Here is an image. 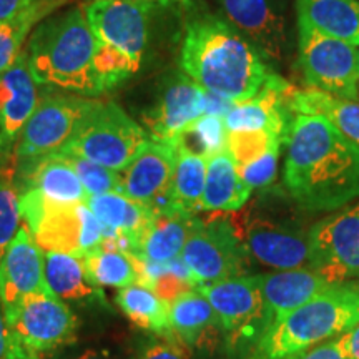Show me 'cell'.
<instances>
[{"label": "cell", "mask_w": 359, "mask_h": 359, "mask_svg": "<svg viewBox=\"0 0 359 359\" xmlns=\"http://www.w3.org/2000/svg\"><path fill=\"white\" fill-rule=\"evenodd\" d=\"M251 191L253 190L238 173L235 160L231 158L228 150L208 156L200 212H238L248 203Z\"/></svg>", "instance_id": "cell-25"}, {"label": "cell", "mask_w": 359, "mask_h": 359, "mask_svg": "<svg viewBox=\"0 0 359 359\" xmlns=\"http://www.w3.org/2000/svg\"><path fill=\"white\" fill-rule=\"evenodd\" d=\"M62 2H64V0H62Z\"/></svg>", "instance_id": "cell-47"}, {"label": "cell", "mask_w": 359, "mask_h": 359, "mask_svg": "<svg viewBox=\"0 0 359 359\" xmlns=\"http://www.w3.org/2000/svg\"><path fill=\"white\" fill-rule=\"evenodd\" d=\"M74 359H114L107 351H98V349H88V351H83L79 354L77 358Z\"/></svg>", "instance_id": "cell-44"}, {"label": "cell", "mask_w": 359, "mask_h": 359, "mask_svg": "<svg viewBox=\"0 0 359 359\" xmlns=\"http://www.w3.org/2000/svg\"><path fill=\"white\" fill-rule=\"evenodd\" d=\"M20 222L19 191L8 183H0V262L7 246L19 231Z\"/></svg>", "instance_id": "cell-37"}, {"label": "cell", "mask_w": 359, "mask_h": 359, "mask_svg": "<svg viewBox=\"0 0 359 359\" xmlns=\"http://www.w3.org/2000/svg\"><path fill=\"white\" fill-rule=\"evenodd\" d=\"M241 235L250 258L262 266L276 271L309 266V230L293 219L250 213Z\"/></svg>", "instance_id": "cell-15"}, {"label": "cell", "mask_w": 359, "mask_h": 359, "mask_svg": "<svg viewBox=\"0 0 359 359\" xmlns=\"http://www.w3.org/2000/svg\"><path fill=\"white\" fill-rule=\"evenodd\" d=\"M37 105V83L22 52L11 69L0 74V161L11 156Z\"/></svg>", "instance_id": "cell-18"}, {"label": "cell", "mask_w": 359, "mask_h": 359, "mask_svg": "<svg viewBox=\"0 0 359 359\" xmlns=\"http://www.w3.org/2000/svg\"><path fill=\"white\" fill-rule=\"evenodd\" d=\"M259 278L264 302L271 314V323L311 302L333 286L311 268L283 269L259 275Z\"/></svg>", "instance_id": "cell-24"}, {"label": "cell", "mask_w": 359, "mask_h": 359, "mask_svg": "<svg viewBox=\"0 0 359 359\" xmlns=\"http://www.w3.org/2000/svg\"><path fill=\"white\" fill-rule=\"evenodd\" d=\"M208 92L187 75H177L165 85L150 110L143 115L142 127L151 140L177 143L187 127L206 114Z\"/></svg>", "instance_id": "cell-16"}, {"label": "cell", "mask_w": 359, "mask_h": 359, "mask_svg": "<svg viewBox=\"0 0 359 359\" xmlns=\"http://www.w3.org/2000/svg\"><path fill=\"white\" fill-rule=\"evenodd\" d=\"M116 304L135 326L173 339L170 327V304L163 302L150 286L132 283L120 288Z\"/></svg>", "instance_id": "cell-31"}, {"label": "cell", "mask_w": 359, "mask_h": 359, "mask_svg": "<svg viewBox=\"0 0 359 359\" xmlns=\"http://www.w3.org/2000/svg\"><path fill=\"white\" fill-rule=\"evenodd\" d=\"M290 109L294 114L323 116L359 147V100H346L308 88L291 95Z\"/></svg>", "instance_id": "cell-29"}, {"label": "cell", "mask_w": 359, "mask_h": 359, "mask_svg": "<svg viewBox=\"0 0 359 359\" xmlns=\"http://www.w3.org/2000/svg\"><path fill=\"white\" fill-rule=\"evenodd\" d=\"M198 290L217 313L231 346H250L251 351L271 325L259 275L228 278L200 285Z\"/></svg>", "instance_id": "cell-12"}, {"label": "cell", "mask_w": 359, "mask_h": 359, "mask_svg": "<svg viewBox=\"0 0 359 359\" xmlns=\"http://www.w3.org/2000/svg\"><path fill=\"white\" fill-rule=\"evenodd\" d=\"M288 85L280 77L266 88H263L255 98L236 102L224 114L226 132H253V130H268L288 142L293 120L288 118L290 105H286L285 90Z\"/></svg>", "instance_id": "cell-20"}, {"label": "cell", "mask_w": 359, "mask_h": 359, "mask_svg": "<svg viewBox=\"0 0 359 359\" xmlns=\"http://www.w3.org/2000/svg\"><path fill=\"white\" fill-rule=\"evenodd\" d=\"M180 65L205 92L236 103L255 98L280 77L257 48L219 15H201L187 25Z\"/></svg>", "instance_id": "cell-2"}, {"label": "cell", "mask_w": 359, "mask_h": 359, "mask_svg": "<svg viewBox=\"0 0 359 359\" xmlns=\"http://www.w3.org/2000/svg\"><path fill=\"white\" fill-rule=\"evenodd\" d=\"M43 271L48 288L64 302H98L107 306L102 288L90 281L83 258L60 251H47L43 257Z\"/></svg>", "instance_id": "cell-27"}, {"label": "cell", "mask_w": 359, "mask_h": 359, "mask_svg": "<svg viewBox=\"0 0 359 359\" xmlns=\"http://www.w3.org/2000/svg\"><path fill=\"white\" fill-rule=\"evenodd\" d=\"M4 316L15 344L27 353L42 356L77 339V316L52 290L24 296Z\"/></svg>", "instance_id": "cell-10"}, {"label": "cell", "mask_w": 359, "mask_h": 359, "mask_svg": "<svg viewBox=\"0 0 359 359\" xmlns=\"http://www.w3.org/2000/svg\"><path fill=\"white\" fill-rule=\"evenodd\" d=\"M42 251L29 230L19 228L0 262V303L4 311L34 291L50 290L45 281Z\"/></svg>", "instance_id": "cell-19"}, {"label": "cell", "mask_w": 359, "mask_h": 359, "mask_svg": "<svg viewBox=\"0 0 359 359\" xmlns=\"http://www.w3.org/2000/svg\"><path fill=\"white\" fill-rule=\"evenodd\" d=\"M180 258L198 286L248 275L250 255L243 235L228 217L201 219Z\"/></svg>", "instance_id": "cell-11"}, {"label": "cell", "mask_w": 359, "mask_h": 359, "mask_svg": "<svg viewBox=\"0 0 359 359\" xmlns=\"http://www.w3.org/2000/svg\"><path fill=\"white\" fill-rule=\"evenodd\" d=\"M359 318V288L331 286L303 306L273 321L248 359H285L346 333Z\"/></svg>", "instance_id": "cell-5"}, {"label": "cell", "mask_w": 359, "mask_h": 359, "mask_svg": "<svg viewBox=\"0 0 359 359\" xmlns=\"http://www.w3.org/2000/svg\"><path fill=\"white\" fill-rule=\"evenodd\" d=\"M25 353L24 349H20L13 341L11 331H8L6 316H4L2 303H0V359H13L19 354Z\"/></svg>", "instance_id": "cell-42"}, {"label": "cell", "mask_w": 359, "mask_h": 359, "mask_svg": "<svg viewBox=\"0 0 359 359\" xmlns=\"http://www.w3.org/2000/svg\"><path fill=\"white\" fill-rule=\"evenodd\" d=\"M309 266L330 285L359 276V201L327 215L309 228Z\"/></svg>", "instance_id": "cell-13"}, {"label": "cell", "mask_w": 359, "mask_h": 359, "mask_svg": "<svg viewBox=\"0 0 359 359\" xmlns=\"http://www.w3.org/2000/svg\"><path fill=\"white\" fill-rule=\"evenodd\" d=\"M296 20L359 48V0H294Z\"/></svg>", "instance_id": "cell-28"}, {"label": "cell", "mask_w": 359, "mask_h": 359, "mask_svg": "<svg viewBox=\"0 0 359 359\" xmlns=\"http://www.w3.org/2000/svg\"><path fill=\"white\" fill-rule=\"evenodd\" d=\"M69 161L72 168L75 170L77 177L88 196L103 195L110 191H122V177L118 172L103 167V165L93 163V161L85 160L82 156L70 154H58Z\"/></svg>", "instance_id": "cell-36"}, {"label": "cell", "mask_w": 359, "mask_h": 359, "mask_svg": "<svg viewBox=\"0 0 359 359\" xmlns=\"http://www.w3.org/2000/svg\"><path fill=\"white\" fill-rule=\"evenodd\" d=\"M336 343L346 359H359V318L346 333L339 334Z\"/></svg>", "instance_id": "cell-41"}, {"label": "cell", "mask_w": 359, "mask_h": 359, "mask_svg": "<svg viewBox=\"0 0 359 359\" xmlns=\"http://www.w3.org/2000/svg\"><path fill=\"white\" fill-rule=\"evenodd\" d=\"M175 156H177V143L148 138L128 167L120 172L122 193L143 205L158 208L167 196Z\"/></svg>", "instance_id": "cell-17"}, {"label": "cell", "mask_w": 359, "mask_h": 359, "mask_svg": "<svg viewBox=\"0 0 359 359\" xmlns=\"http://www.w3.org/2000/svg\"><path fill=\"white\" fill-rule=\"evenodd\" d=\"M17 191L37 190L43 198L57 203H85L87 191L80 178L64 156L52 154L45 158L17 165Z\"/></svg>", "instance_id": "cell-21"}, {"label": "cell", "mask_w": 359, "mask_h": 359, "mask_svg": "<svg viewBox=\"0 0 359 359\" xmlns=\"http://www.w3.org/2000/svg\"><path fill=\"white\" fill-rule=\"evenodd\" d=\"M22 222L43 251L83 258L102 241V223L87 203H57L37 190L19 193Z\"/></svg>", "instance_id": "cell-7"}, {"label": "cell", "mask_w": 359, "mask_h": 359, "mask_svg": "<svg viewBox=\"0 0 359 359\" xmlns=\"http://www.w3.org/2000/svg\"><path fill=\"white\" fill-rule=\"evenodd\" d=\"M83 262L90 281L98 288H103V286L125 288L132 283H138L133 255L125 253V251L97 246L95 250L85 255Z\"/></svg>", "instance_id": "cell-33"}, {"label": "cell", "mask_w": 359, "mask_h": 359, "mask_svg": "<svg viewBox=\"0 0 359 359\" xmlns=\"http://www.w3.org/2000/svg\"><path fill=\"white\" fill-rule=\"evenodd\" d=\"M35 2L37 0H0V24L17 17Z\"/></svg>", "instance_id": "cell-43"}, {"label": "cell", "mask_w": 359, "mask_h": 359, "mask_svg": "<svg viewBox=\"0 0 359 359\" xmlns=\"http://www.w3.org/2000/svg\"><path fill=\"white\" fill-rule=\"evenodd\" d=\"M206 156L177 145L172 180L161 206H175L191 213L200 212L206 180Z\"/></svg>", "instance_id": "cell-30"}, {"label": "cell", "mask_w": 359, "mask_h": 359, "mask_svg": "<svg viewBox=\"0 0 359 359\" xmlns=\"http://www.w3.org/2000/svg\"><path fill=\"white\" fill-rule=\"evenodd\" d=\"M156 2L90 0L85 19L95 39L93 67L102 93L133 77L142 67Z\"/></svg>", "instance_id": "cell-4"}, {"label": "cell", "mask_w": 359, "mask_h": 359, "mask_svg": "<svg viewBox=\"0 0 359 359\" xmlns=\"http://www.w3.org/2000/svg\"><path fill=\"white\" fill-rule=\"evenodd\" d=\"M60 4L62 0H37L34 6L25 8L17 17L0 24V74L11 69L13 62L20 57L22 45L34 25L39 24Z\"/></svg>", "instance_id": "cell-32"}, {"label": "cell", "mask_w": 359, "mask_h": 359, "mask_svg": "<svg viewBox=\"0 0 359 359\" xmlns=\"http://www.w3.org/2000/svg\"><path fill=\"white\" fill-rule=\"evenodd\" d=\"M172 338L187 348H212L223 333L222 323L200 290H190L170 303Z\"/></svg>", "instance_id": "cell-23"}, {"label": "cell", "mask_w": 359, "mask_h": 359, "mask_svg": "<svg viewBox=\"0 0 359 359\" xmlns=\"http://www.w3.org/2000/svg\"><path fill=\"white\" fill-rule=\"evenodd\" d=\"M285 359H346L344 354L341 353V349L336 343V338L327 339L325 343L316 344V346L304 349V351H299L296 354H291V356Z\"/></svg>", "instance_id": "cell-40"}, {"label": "cell", "mask_w": 359, "mask_h": 359, "mask_svg": "<svg viewBox=\"0 0 359 359\" xmlns=\"http://www.w3.org/2000/svg\"><path fill=\"white\" fill-rule=\"evenodd\" d=\"M226 137L223 115L205 114L180 135L177 145L187 147L188 150L208 158L218 151L226 150Z\"/></svg>", "instance_id": "cell-34"}, {"label": "cell", "mask_w": 359, "mask_h": 359, "mask_svg": "<svg viewBox=\"0 0 359 359\" xmlns=\"http://www.w3.org/2000/svg\"><path fill=\"white\" fill-rule=\"evenodd\" d=\"M283 145H286V142L268 130L230 132L226 137V150L235 160L236 168L243 167L273 148H281Z\"/></svg>", "instance_id": "cell-35"}, {"label": "cell", "mask_w": 359, "mask_h": 359, "mask_svg": "<svg viewBox=\"0 0 359 359\" xmlns=\"http://www.w3.org/2000/svg\"><path fill=\"white\" fill-rule=\"evenodd\" d=\"M95 39L83 7L40 24L29 40L27 69L35 83L70 90L80 97L102 95L95 67Z\"/></svg>", "instance_id": "cell-3"}, {"label": "cell", "mask_w": 359, "mask_h": 359, "mask_svg": "<svg viewBox=\"0 0 359 359\" xmlns=\"http://www.w3.org/2000/svg\"><path fill=\"white\" fill-rule=\"evenodd\" d=\"M201 218L196 213L175 206L154 208V218L143 236L138 258L165 264L182 255V250Z\"/></svg>", "instance_id": "cell-22"}, {"label": "cell", "mask_w": 359, "mask_h": 359, "mask_svg": "<svg viewBox=\"0 0 359 359\" xmlns=\"http://www.w3.org/2000/svg\"><path fill=\"white\" fill-rule=\"evenodd\" d=\"M219 17L243 35L266 60L280 67L290 62L296 34L290 15V0H213Z\"/></svg>", "instance_id": "cell-9"}, {"label": "cell", "mask_w": 359, "mask_h": 359, "mask_svg": "<svg viewBox=\"0 0 359 359\" xmlns=\"http://www.w3.org/2000/svg\"><path fill=\"white\" fill-rule=\"evenodd\" d=\"M281 148H273L257 160L250 161L238 168V173L251 190L255 188H266L273 183L278 173V158H280Z\"/></svg>", "instance_id": "cell-38"}, {"label": "cell", "mask_w": 359, "mask_h": 359, "mask_svg": "<svg viewBox=\"0 0 359 359\" xmlns=\"http://www.w3.org/2000/svg\"><path fill=\"white\" fill-rule=\"evenodd\" d=\"M298 65L311 88L359 100V48L296 20Z\"/></svg>", "instance_id": "cell-8"}, {"label": "cell", "mask_w": 359, "mask_h": 359, "mask_svg": "<svg viewBox=\"0 0 359 359\" xmlns=\"http://www.w3.org/2000/svg\"><path fill=\"white\" fill-rule=\"evenodd\" d=\"M103 228L115 230L127 236L133 246L135 257L138 255L143 236L154 218V208L132 200L122 191H110L103 195L88 196L85 201Z\"/></svg>", "instance_id": "cell-26"}, {"label": "cell", "mask_w": 359, "mask_h": 359, "mask_svg": "<svg viewBox=\"0 0 359 359\" xmlns=\"http://www.w3.org/2000/svg\"><path fill=\"white\" fill-rule=\"evenodd\" d=\"M283 183L304 212H336L359 198V147L318 115L296 114Z\"/></svg>", "instance_id": "cell-1"}, {"label": "cell", "mask_w": 359, "mask_h": 359, "mask_svg": "<svg viewBox=\"0 0 359 359\" xmlns=\"http://www.w3.org/2000/svg\"><path fill=\"white\" fill-rule=\"evenodd\" d=\"M92 100L80 95H57L39 102L15 145L17 165L60 151L74 137Z\"/></svg>", "instance_id": "cell-14"}, {"label": "cell", "mask_w": 359, "mask_h": 359, "mask_svg": "<svg viewBox=\"0 0 359 359\" xmlns=\"http://www.w3.org/2000/svg\"><path fill=\"white\" fill-rule=\"evenodd\" d=\"M130 2H158V0H130Z\"/></svg>", "instance_id": "cell-46"}, {"label": "cell", "mask_w": 359, "mask_h": 359, "mask_svg": "<svg viewBox=\"0 0 359 359\" xmlns=\"http://www.w3.org/2000/svg\"><path fill=\"white\" fill-rule=\"evenodd\" d=\"M148 133L115 102L92 100L70 142L57 154L82 156L123 172L148 140Z\"/></svg>", "instance_id": "cell-6"}, {"label": "cell", "mask_w": 359, "mask_h": 359, "mask_svg": "<svg viewBox=\"0 0 359 359\" xmlns=\"http://www.w3.org/2000/svg\"><path fill=\"white\" fill-rule=\"evenodd\" d=\"M13 359H43L40 354H35V353H22L19 354V356H15Z\"/></svg>", "instance_id": "cell-45"}, {"label": "cell", "mask_w": 359, "mask_h": 359, "mask_svg": "<svg viewBox=\"0 0 359 359\" xmlns=\"http://www.w3.org/2000/svg\"><path fill=\"white\" fill-rule=\"evenodd\" d=\"M137 359H187L183 346L178 341L165 338L155 339L142 349Z\"/></svg>", "instance_id": "cell-39"}]
</instances>
